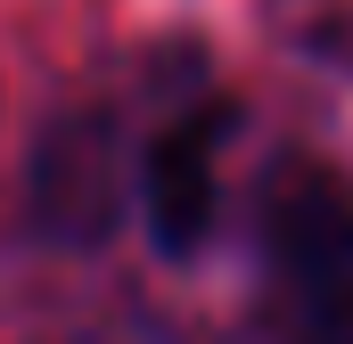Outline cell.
Wrapping results in <instances>:
<instances>
[{"label":"cell","mask_w":353,"mask_h":344,"mask_svg":"<svg viewBox=\"0 0 353 344\" xmlns=\"http://www.w3.org/2000/svg\"><path fill=\"white\" fill-rule=\"evenodd\" d=\"M239 131V107L230 98H189L173 107L148 148H140V213H148V238L165 255H197L214 213H222V148Z\"/></svg>","instance_id":"3"},{"label":"cell","mask_w":353,"mask_h":344,"mask_svg":"<svg viewBox=\"0 0 353 344\" xmlns=\"http://www.w3.org/2000/svg\"><path fill=\"white\" fill-rule=\"evenodd\" d=\"M140 189V156H123V131L107 107H66L41 148H33V180H25V205H33V230L58 238V246H99L123 213V197Z\"/></svg>","instance_id":"2"},{"label":"cell","mask_w":353,"mask_h":344,"mask_svg":"<svg viewBox=\"0 0 353 344\" xmlns=\"http://www.w3.org/2000/svg\"><path fill=\"white\" fill-rule=\"evenodd\" d=\"M263 344H353V180L312 156L271 164L255 197Z\"/></svg>","instance_id":"1"}]
</instances>
